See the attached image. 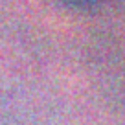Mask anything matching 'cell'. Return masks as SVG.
<instances>
[{"label":"cell","mask_w":125,"mask_h":125,"mask_svg":"<svg viewBox=\"0 0 125 125\" xmlns=\"http://www.w3.org/2000/svg\"><path fill=\"white\" fill-rule=\"evenodd\" d=\"M75 2H92V0H75Z\"/></svg>","instance_id":"cell-1"}]
</instances>
